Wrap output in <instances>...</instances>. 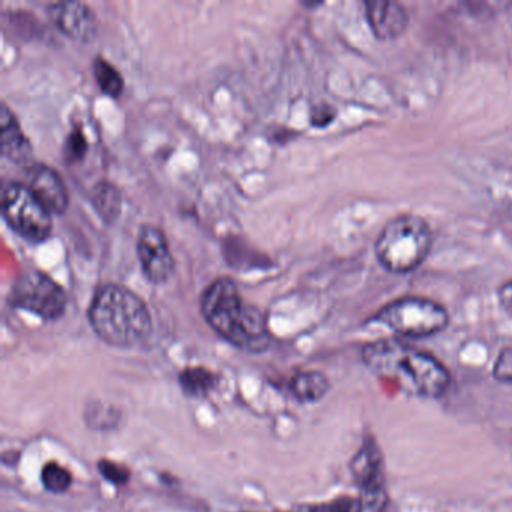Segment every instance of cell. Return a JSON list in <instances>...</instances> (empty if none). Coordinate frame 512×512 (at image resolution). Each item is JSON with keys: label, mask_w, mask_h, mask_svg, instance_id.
Masks as SVG:
<instances>
[{"label": "cell", "mask_w": 512, "mask_h": 512, "mask_svg": "<svg viewBox=\"0 0 512 512\" xmlns=\"http://www.w3.org/2000/svg\"><path fill=\"white\" fill-rule=\"evenodd\" d=\"M98 472L101 473L106 481L112 482L113 485H121L128 484L131 479V470L128 469V466L125 464L118 463L115 460H109V458H103V460L98 461L97 464Z\"/></svg>", "instance_id": "obj_21"}, {"label": "cell", "mask_w": 512, "mask_h": 512, "mask_svg": "<svg viewBox=\"0 0 512 512\" xmlns=\"http://www.w3.org/2000/svg\"><path fill=\"white\" fill-rule=\"evenodd\" d=\"M373 322L388 328L398 337L422 340L445 331L449 313L442 304L421 296H404L383 305Z\"/></svg>", "instance_id": "obj_5"}, {"label": "cell", "mask_w": 512, "mask_h": 512, "mask_svg": "<svg viewBox=\"0 0 512 512\" xmlns=\"http://www.w3.org/2000/svg\"><path fill=\"white\" fill-rule=\"evenodd\" d=\"M50 19L71 40L89 43L97 35V17L83 2H58L50 5Z\"/></svg>", "instance_id": "obj_11"}, {"label": "cell", "mask_w": 512, "mask_h": 512, "mask_svg": "<svg viewBox=\"0 0 512 512\" xmlns=\"http://www.w3.org/2000/svg\"><path fill=\"white\" fill-rule=\"evenodd\" d=\"M92 203L95 211L106 223L118 220L122 212V194L110 181L98 182L92 191Z\"/></svg>", "instance_id": "obj_16"}, {"label": "cell", "mask_w": 512, "mask_h": 512, "mask_svg": "<svg viewBox=\"0 0 512 512\" xmlns=\"http://www.w3.org/2000/svg\"><path fill=\"white\" fill-rule=\"evenodd\" d=\"M179 385L188 397L205 398L217 388L218 376L202 365L187 367L179 373Z\"/></svg>", "instance_id": "obj_15"}, {"label": "cell", "mask_w": 512, "mask_h": 512, "mask_svg": "<svg viewBox=\"0 0 512 512\" xmlns=\"http://www.w3.org/2000/svg\"><path fill=\"white\" fill-rule=\"evenodd\" d=\"M302 509V512H361V502L358 496H340L329 502L304 506Z\"/></svg>", "instance_id": "obj_20"}, {"label": "cell", "mask_w": 512, "mask_h": 512, "mask_svg": "<svg viewBox=\"0 0 512 512\" xmlns=\"http://www.w3.org/2000/svg\"><path fill=\"white\" fill-rule=\"evenodd\" d=\"M0 151L5 158L19 164L28 163L32 157L31 142L7 104L0 110Z\"/></svg>", "instance_id": "obj_13"}, {"label": "cell", "mask_w": 512, "mask_h": 512, "mask_svg": "<svg viewBox=\"0 0 512 512\" xmlns=\"http://www.w3.org/2000/svg\"><path fill=\"white\" fill-rule=\"evenodd\" d=\"M67 293L58 281L41 271L23 272L11 287L10 304L43 320H58L67 308Z\"/></svg>", "instance_id": "obj_7"}, {"label": "cell", "mask_w": 512, "mask_h": 512, "mask_svg": "<svg viewBox=\"0 0 512 512\" xmlns=\"http://www.w3.org/2000/svg\"><path fill=\"white\" fill-rule=\"evenodd\" d=\"M365 16L371 32L379 41L398 40L409 26V14L394 0H368Z\"/></svg>", "instance_id": "obj_12"}, {"label": "cell", "mask_w": 512, "mask_h": 512, "mask_svg": "<svg viewBox=\"0 0 512 512\" xmlns=\"http://www.w3.org/2000/svg\"><path fill=\"white\" fill-rule=\"evenodd\" d=\"M86 151H88V140H86L85 134L80 130L71 131L67 143H65V158L70 163H76L85 157Z\"/></svg>", "instance_id": "obj_23"}, {"label": "cell", "mask_w": 512, "mask_h": 512, "mask_svg": "<svg viewBox=\"0 0 512 512\" xmlns=\"http://www.w3.org/2000/svg\"><path fill=\"white\" fill-rule=\"evenodd\" d=\"M86 422L95 430H110L119 424L118 410L115 407L107 406V404H91L86 410Z\"/></svg>", "instance_id": "obj_19"}, {"label": "cell", "mask_w": 512, "mask_h": 512, "mask_svg": "<svg viewBox=\"0 0 512 512\" xmlns=\"http://www.w3.org/2000/svg\"><path fill=\"white\" fill-rule=\"evenodd\" d=\"M289 389L299 403H317L328 395L331 382L322 371H299L290 380Z\"/></svg>", "instance_id": "obj_14"}, {"label": "cell", "mask_w": 512, "mask_h": 512, "mask_svg": "<svg viewBox=\"0 0 512 512\" xmlns=\"http://www.w3.org/2000/svg\"><path fill=\"white\" fill-rule=\"evenodd\" d=\"M2 214L8 226L28 241L44 242L52 235V214L19 182H10L2 190Z\"/></svg>", "instance_id": "obj_6"}, {"label": "cell", "mask_w": 512, "mask_h": 512, "mask_svg": "<svg viewBox=\"0 0 512 512\" xmlns=\"http://www.w3.org/2000/svg\"><path fill=\"white\" fill-rule=\"evenodd\" d=\"M200 307L208 325L232 346L260 353L271 344L265 314L244 301L238 284L230 278L212 281L203 292Z\"/></svg>", "instance_id": "obj_2"}, {"label": "cell", "mask_w": 512, "mask_h": 512, "mask_svg": "<svg viewBox=\"0 0 512 512\" xmlns=\"http://www.w3.org/2000/svg\"><path fill=\"white\" fill-rule=\"evenodd\" d=\"M497 299H499L502 310L512 316V280L506 281L505 284L499 287V290H497Z\"/></svg>", "instance_id": "obj_25"}, {"label": "cell", "mask_w": 512, "mask_h": 512, "mask_svg": "<svg viewBox=\"0 0 512 512\" xmlns=\"http://www.w3.org/2000/svg\"><path fill=\"white\" fill-rule=\"evenodd\" d=\"M335 118L334 107L328 106V104H319L314 106L311 110V124L314 127H328Z\"/></svg>", "instance_id": "obj_24"}, {"label": "cell", "mask_w": 512, "mask_h": 512, "mask_svg": "<svg viewBox=\"0 0 512 512\" xmlns=\"http://www.w3.org/2000/svg\"><path fill=\"white\" fill-rule=\"evenodd\" d=\"M494 380L511 385L512 383V347L500 350L493 365Z\"/></svg>", "instance_id": "obj_22"}, {"label": "cell", "mask_w": 512, "mask_h": 512, "mask_svg": "<svg viewBox=\"0 0 512 512\" xmlns=\"http://www.w3.org/2000/svg\"><path fill=\"white\" fill-rule=\"evenodd\" d=\"M350 473L358 485L359 494L383 493L386 488L385 460L382 449L373 436H365L361 448L350 461Z\"/></svg>", "instance_id": "obj_9"}, {"label": "cell", "mask_w": 512, "mask_h": 512, "mask_svg": "<svg viewBox=\"0 0 512 512\" xmlns=\"http://www.w3.org/2000/svg\"><path fill=\"white\" fill-rule=\"evenodd\" d=\"M431 247L433 232L428 221L419 215L401 214L380 230L374 253L386 271L407 274L425 262Z\"/></svg>", "instance_id": "obj_4"}, {"label": "cell", "mask_w": 512, "mask_h": 512, "mask_svg": "<svg viewBox=\"0 0 512 512\" xmlns=\"http://www.w3.org/2000/svg\"><path fill=\"white\" fill-rule=\"evenodd\" d=\"M361 356L371 373L395 383L410 397L436 400L451 386V373L443 362L397 338L371 341L365 344Z\"/></svg>", "instance_id": "obj_1"}, {"label": "cell", "mask_w": 512, "mask_h": 512, "mask_svg": "<svg viewBox=\"0 0 512 512\" xmlns=\"http://www.w3.org/2000/svg\"><path fill=\"white\" fill-rule=\"evenodd\" d=\"M88 319L104 343L122 349L145 343L154 329L145 301L127 287L113 283L98 287L89 305Z\"/></svg>", "instance_id": "obj_3"}, {"label": "cell", "mask_w": 512, "mask_h": 512, "mask_svg": "<svg viewBox=\"0 0 512 512\" xmlns=\"http://www.w3.org/2000/svg\"><path fill=\"white\" fill-rule=\"evenodd\" d=\"M137 256L143 274L151 283L163 284L172 277L175 260L170 251L169 241L160 227L151 224L142 227L137 239Z\"/></svg>", "instance_id": "obj_8"}, {"label": "cell", "mask_w": 512, "mask_h": 512, "mask_svg": "<svg viewBox=\"0 0 512 512\" xmlns=\"http://www.w3.org/2000/svg\"><path fill=\"white\" fill-rule=\"evenodd\" d=\"M94 76L104 94L112 98L121 97L125 82L122 74L104 58H95Z\"/></svg>", "instance_id": "obj_17"}, {"label": "cell", "mask_w": 512, "mask_h": 512, "mask_svg": "<svg viewBox=\"0 0 512 512\" xmlns=\"http://www.w3.org/2000/svg\"><path fill=\"white\" fill-rule=\"evenodd\" d=\"M41 482L50 493H67L73 485V475L62 464L49 461V463L44 464L43 470H41Z\"/></svg>", "instance_id": "obj_18"}, {"label": "cell", "mask_w": 512, "mask_h": 512, "mask_svg": "<svg viewBox=\"0 0 512 512\" xmlns=\"http://www.w3.org/2000/svg\"><path fill=\"white\" fill-rule=\"evenodd\" d=\"M25 185L50 214L67 211L70 196L62 176L46 164H32L25 175Z\"/></svg>", "instance_id": "obj_10"}]
</instances>
